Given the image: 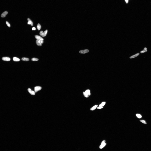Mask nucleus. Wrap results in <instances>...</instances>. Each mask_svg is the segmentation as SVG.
I'll list each match as a JSON object with an SVG mask.
<instances>
[{
	"instance_id": "f257e3e1",
	"label": "nucleus",
	"mask_w": 151,
	"mask_h": 151,
	"mask_svg": "<svg viewBox=\"0 0 151 151\" xmlns=\"http://www.w3.org/2000/svg\"><path fill=\"white\" fill-rule=\"evenodd\" d=\"M105 110L107 116L111 119L128 122L131 121L130 116L120 108L113 106H106L105 107Z\"/></svg>"
},
{
	"instance_id": "39448f33",
	"label": "nucleus",
	"mask_w": 151,
	"mask_h": 151,
	"mask_svg": "<svg viewBox=\"0 0 151 151\" xmlns=\"http://www.w3.org/2000/svg\"><path fill=\"white\" fill-rule=\"evenodd\" d=\"M119 103L122 107L128 111H132L134 110L131 104V97L127 92L122 93L119 98Z\"/></svg>"
},
{
	"instance_id": "9d476101",
	"label": "nucleus",
	"mask_w": 151,
	"mask_h": 151,
	"mask_svg": "<svg viewBox=\"0 0 151 151\" xmlns=\"http://www.w3.org/2000/svg\"><path fill=\"white\" fill-rule=\"evenodd\" d=\"M97 88L98 91H100V90H105L107 89V86L105 82L101 81L97 83Z\"/></svg>"
},
{
	"instance_id": "1a4fd4ad",
	"label": "nucleus",
	"mask_w": 151,
	"mask_h": 151,
	"mask_svg": "<svg viewBox=\"0 0 151 151\" xmlns=\"http://www.w3.org/2000/svg\"><path fill=\"white\" fill-rule=\"evenodd\" d=\"M18 69L19 73L21 75L22 77L25 81L28 82L31 81V77L30 73L24 65L21 64H19L18 65Z\"/></svg>"
},
{
	"instance_id": "f03ea898",
	"label": "nucleus",
	"mask_w": 151,
	"mask_h": 151,
	"mask_svg": "<svg viewBox=\"0 0 151 151\" xmlns=\"http://www.w3.org/2000/svg\"><path fill=\"white\" fill-rule=\"evenodd\" d=\"M23 40V37L20 33L14 35L8 39L4 44L3 48L7 52H12L15 51Z\"/></svg>"
},
{
	"instance_id": "0eeeda50",
	"label": "nucleus",
	"mask_w": 151,
	"mask_h": 151,
	"mask_svg": "<svg viewBox=\"0 0 151 151\" xmlns=\"http://www.w3.org/2000/svg\"><path fill=\"white\" fill-rule=\"evenodd\" d=\"M114 127L119 132L125 133V132L130 129V122L124 120H114Z\"/></svg>"
},
{
	"instance_id": "423d86ee",
	"label": "nucleus",
	"mask_w": 151,
	"mask_h": 151,
	"mask_svg": "<svg viewBox=\"0 0 151 151\" xmlns=\"http://www.w3.org/2000/svg\"><path fill=\"white\" fill-rule=\"evenodd\" d=\"M108 130L110 134L114 137L123 139L125 136V133H122L117 131L114 127V120L110 119L107 123Z\"/></svg>"
},
{
	"instance_id": "20e7f679",
	"label": "nucleus",
	"mask_w": 151,
	"mask_h": 151,
	"mask_svg": "<svg viewBox=\"0 0 151 151\" xmlns=\"http://www.w3.org/2000/svg\"><path fill=\"white\" fill-rule=\"evenodd\" d=\"M111 82L115 91H118L121 89L124 83V80L122 75L119 71L115 70L112 73L111 78Z\"/></svg>"
},
{
	"instance_id": "6e6552de",
	"label": "nucleus",
	"mask_w": 151,
	"mask_h": 151,
	"mask_svg": "<svg viewBox=\"0 0 151 151\" xmlns=\"http://www.w3.org/2000/svg\"><path fill=\"white\" fill-rule=\"evenodd\" d=\"M142 90L141 89H139L131 97V104L134 110L137 109L139 106L142 96Z\"/></svg>"
},
{
	"instance_id": "7ed1b4c3",
	"label": "nucleus",
	"mask_w": 151,
	"mask_h": 151,
	"mask_svg": "<svg viewBox=\"0 0 151 151\" xmlns=\"http://www.w3.org/2000/svg\"><path fill=\"white\" fill-rule=\"evenodd\" d=\"M82 60L85 63L83 66L84 73H92L93 77L97 78L99 75V68L95 62L88 55H84L82 58Z\"/></svg>"
}]
</instances>
